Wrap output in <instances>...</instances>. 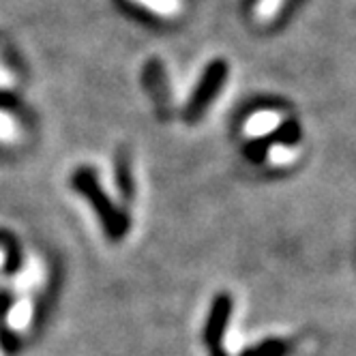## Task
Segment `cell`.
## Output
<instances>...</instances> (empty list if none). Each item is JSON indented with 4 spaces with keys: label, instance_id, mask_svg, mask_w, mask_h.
Instances as JSON below:
<instances>
[{
    "label": "cell",
    "instance_id": "cell-1",
    "mask_svg": "<svg viewBox=\"0 0 356 356\" xmlns=\"http://www.w3.org/2000/svg\"><path fill=\"white\" fill-rule=\"evenodd\" d=\"M282 114L275 112V110H260L256 114H251L243 127V131L247 138H264L268 136L270 131H275L279 124H282Z\"/></svg>",
    "mask_w": 356,
    "mask_h": 356
},
{
    "label": "cell",
    "instance_id": "cell-5",
    "mask_svg": "<svg viewBox=\"0 0 356 356\" xmlns=\"http://www.w3.org/2000/svg\"><path fill=\"white\" fill-rule=\"evenodd\" d=\"M15 138H17L15 122L7 114L0 112V142H13Z\"/></svg>",
    "mask_w": 356,
    "mask_h": 356
},
{
    "label": "cell",
    "instance_id": "cell-2",
    "mask_svg": "<svg viewBox=\"0 0 356 356\" xmlns=\"http://www.w3.org/2000/svg\"><path fill=\"white\" fill-rule=\"evenodd\" d=\"M131 3L144 7L150 13H157L159 17H176L183 11V0H131Z\"/></svg>",
    "mask_w": 356,
    "mask_h": 356
},
{
    "label": "cell",
    "instance_id": "cell-3",
    "mask_svg": "<svg viewBox=\"0 0 356 356\" xmlns=\"http://www.w3.org/2000/svg\"><path fill=\"white\" fill-rule=\"evenodd\" d=\"M288 0H258L256 9H253V13H256V19L266 24V22H273L279 11H282L286 7Z\"/></svg>",
    "mask_w": 356,
    "mask_h": 356
},
{
    "label": "cell",
    "instance_id": "cell-4",
    "mask_svg": "<svg viewBox=\"0 0 356 356\" xmlns=\"http://www.w3.org/2000/svg\"><path fill=\"white\" fill-rule=\"evenodd\" d=\"M296 157H298V150L292 148V146H286V144H275V146H270V150H268V161H270L273 165H288V163H292Z\"/></svg>",
    "mask_w": 356,
    "mask_h": 356
}]
</instances>
